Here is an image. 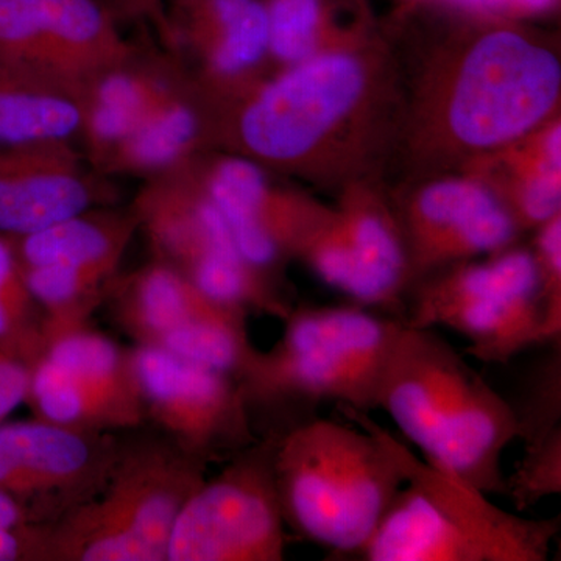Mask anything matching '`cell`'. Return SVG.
Instances as JSON below:
<instances>
[{"label": "cell", "instance_id": "1", "mask_svg": "<svg viewBox=\"0 0 561 561\" xmlns=\"http://www.w3.org/2000/svg\"><path fill=\"white\" fill-rule=\"evenodd\" d=\"M391 20L423 54L400 88L393 138L415 179L459 172L559 116L560 55L531 22L446 2L398 7Z\"/></svg>", "mask_w": 561, "mask_h": 561}, {"label": "cell", "instance_id": "2", "mask_svg": "<svg viewBox=\"0 0 561 561\" xmlns=\"http://www.w3.org/2000/svg\"><path fill=\"white\" fill-rule=\"evenodd\" d=\"M398 62L382 31L268 73L214 106L216 144L272 173L345 187L393 144Z\"/></svg>", "mask_w": 561, "mask_h": 561}, {"label": "cell", "instance_id": "3", "mask_svg": "<svg viewBox=\"0 0 561 561\" xmlns=\"http://www.w3.org/2000/svg\"><path fill=\"white\" fill-rule=\"evenodd\" d=\"M375 408L394 421L421 459L489 496H505L502 456L518 440L511 404L437 330L402 321Z\"/></svg>", "mask_w": 561, "mask_h": 561}, {"label": "cell", "instance_id": "4", "mask_svg": "<svg viewBox=\"0 0 561 561\" xmlns=\"http://www.w3.org/2000/svg\"><path fill=\"white\" fill-rule=\"evenodd\" d=\"M351 424L316 419L278 435L275 479L287 529L353 559L404 483L370 412L337 405Z\"/></svg>", "mask_w": 561, "mask_h": 561}, {"label": "cell", "instance_id": "5", "mask_svg": "<svg viewBox=\"0 0 561 561\" xmlns=\"http://www.w3.org/2000/svg\"><path fill=\"white\" fill-rule=\"evenodd\" d=\"M283 321L279 342L257 350L238 379L251 420L257 412L272 416L261 434H283L316 419L327 402L376 411L379 376L400 317L353 305L294 308Z\"/></svg>", "mask_w": 561, "mask_h": 561}, {"label": "cell", "instance_id": "6", "mask_svg": "<svg viewBox=\"0 0 561 561\" xmlns=\"http://www.w3.org/2000/svg\"><path fill=\"white\" fill-rule=\"evenodd\" d=\"M381 434L404 483L354 560H548L560 516L534 519L504 511L489 494L421 459L386 427Z\"/></svg>", "mask_w": 561, "mask_h": 561}, {"label": "cell", "instance_id": "7", "mask_svg": "<svg viewBox=\"0 0 561 561\" xmlns=\"http://www.w3.org/2000/svg\"><path fill=\"white\" fill-rule=\"evenodd\" d=\"M208 465L168 437L122 443L103 489L50 523V561H165L173 523Z\"/></svg>", "mask_w": 561, "mask_h": 561}, {"label": "cell", "instance_id": "8", "mask_svg": "<svg viewBox=\"0 0 561 561\" xmlns=\"http://www.w3.org/2000/svg\"><path fill=\"white\" fill-rule=\"evenodd\" d=\"M402 321L448 328L467 339V353L483 364L505 365L541 346L540 272L530 247L459 262L413 284Z\"/></svg>", "mask_w": 561, "mask_h": 561}, {"label": "cell", "instance_id": "9", "mask_svg": "<svg viewBox=\"0 0 561 561\" xmlns=\"http://www.w3.org/2000/svg\"><path fill=\"white\" fill-rule=\"evenodd\" d=\"M279 432H265L228 459L184 502L165 561H280L290 537L275 479Z\"/></svg>", "mask_w": 561, "mask_h": 561}, {"label": "cell", "instance_id": "10", "mask_svg": "<svg viewBox=\"0 0 561 561\" xmlns=\"http://www.w3.org/2000/svg\"><path fill=\"white\" fill-rule=\"evenodd\" d=\"M298 260L354 305L402 319L413 286L411 257L390 194L375 181L342 187Z\"/></svg>", "mask_w": 561, "mask_h": 561}, {"label": "cell", "instance_id": "11", "mask_svg": "<svg viewBox=\"0 0 561 561\" xmlns=\"http://www.w3.org/2000/svg\"><path fill=\"white\" fill-rule=\"evenodd\" d=\"M136 54L105 0H0V58L81 101Z\"/></svg>", "mask_w": 561, "mask_h": 561}, {"label": "cell", "instance_id": "12", "mask_svg": "<svg viewBox=\"0 0 561 561\" xmlns=\"http://www.w3.org/2000/svg\"><path fill=\"white\" fill-rule=\"evenodd\" d=\"M146 419L191 456L227 461L257 440L238 379L154 345L128 351Z\"/></svg>", "mask_w": 561, "mask_h": 561}, {"label": "cell", "instance_id": "13", "mask_svg": "<svg viewBox=\"0 0 561 561\" xmlns=\"http://www.w3.org/2000/svg\"><path fill=\"white\" fill-rule=\"evenodd\" d=\"M413 284L459 262L518 245L524 231L489 184L470 172L419 176L391 192Z\"/></svg>", "mask_w": 561, "mask_h": 561}, {"label": "cell", "instance_id": "14", "mask_svg": "<svg viewBox=\"0 0 561 561\" xmlns=\"http://www.w3.org/2000/svg\"><path fill=\"white\" fill-rule=\"evenodd\" d=\"M206 153L192 158V165L227 221L236 249L254 271L280 283L284 267L298 260L332 206L280 186L271 171L241 154Z\"/></svg>", "mask_w": 561, "mask_h": 561}, {"label": "cell", "instance_id": "15", "mask_svg": "<svg viewBox=\"0 0 561 561\" xmlns=\"http://www.w3.org/2000/svg\"><path fill=\"white\" fill-rule=\"evenodd\" d=\"M164 39L213 105L230 101L268 76L264 0H162Z\"/></svg>", "mask_w": 561, "mask_h": 561}, {"label": "cell", "instance_id": "16", "mask_svg": "<svg viewBox=\"0 0 561 561\" xmlns=\"http://www.w3.org/2000/svg\"><path fill=\"white\" fill-rule=\"evenodd\" d=\"M113 198L70 142L0 149V236H25Z\"/></svg>", "mask_w": 561, "mask_h": 561}, {"label": "cell", "instance_id": "17", "mask_svg": "<svg viewBox=\"0 0 561 561\" xmlns=\"http://www.w3.org/2000/svg\"><path fill=\"white\" fill-rule=\"evenodd\" d=\"M131 209L157 260L183 275L214 257L241 256L192 160L150 176Z\"/></svg>", "mask_w": 561, "mask_h": 561}, {"label": "cell", "instance_id": "18", "mask_svg": "<svg viewBox=\"0 0 561 561\" xmlns=\"http://www.w3.org/2000/svg\"><path fill=\"white\" fill-rule=\"evenodd\" d=\"M121 448L119 438L108 431L77 430L38 419L0 423V449L46 486L65 515L103 489Z\"/></svg>", "mask_w": 561, "mask_h": 561}, {"label": "cell", "instance_id": "19", "mask_svg": "<svg viewBox=\"0 0 561 561\" xmlns=\"http://www.w3.org/2000/svg\"><path fill=\"white\" fill-rule=\"evenodd\" d=\"M186 76L175 60L140 61L136 54L131 60L92 81L81 101L80 136L98 171Z\"/></svg>", "mask_w": 561, "mask_h": 561}, {"label": "cell", "instance_id": "20", "mask_svg": "<svg viewBox=\"0 0 561 561\" xmlns=\"http://www.w3.org/2000/svg\"><path fill=\"white\" fill-rule=\"evenodd\" d=\"M560 149L561 128L557 116L461 171L489 184L523 231L534 232L560 214Z\"/></svg>", "mask_w": 561, "mask_h": 561}, {"label": "cell", "instance_id": "21", "mask_svg": "<svg viewBox=\"0 0 561 561\" xmlns=\"http://www.w3.org/2000/svg\"><path fill=\"white\" fill-rule=\"evenodd\" d=\"M216 146V114L190 76L102 165L101 173L153 176Z\"/></svg>", "mask_w": 561, "mask_h": 561}, {"label": "cell", "instance_id": "22", "mask_svg": "<svg viewBox=\"0 0 561 561\" xmlns=\"http://www.w3.org/2000/svg\"><path fill=\"white\" fill-rule=\"evenodd\" d=\"M268 62L289 68L327 51L359 46L381 33L368 0H264Z\"/></svg>", "mask_w": 561, "mask_h": 561}, {"label": "cell", "instance_id": "23", "mask_svg": "<svg viewBox=\"0 0 561 561\" xmlns=\"http://www.w3.org/2000/svg\"><path fill=\"white\" fill-rule=\"evenodd\" d=\"M138 230L131 208H94L31 234L3 238L21 267L58 265L113 279L125 249Z\"/></svg>", "mask_w": 561, "mask_h": 561}, {"label": "cell", "instance_id": "24", "mask_svg": "<svg viewBox=\"0 0 561 561\" xmlns=\"http://www.w3.org/2000/svg\"><path fill=\"white\" fill-rule=\"evenodd\" d=\"M105 301L136 345H154L169 331L225 306L203 295L179 268L158 260L116 276Z\"/></svg>", "mask_w": 561, "mask_h": 561}, {"label": "cell", "instance_id": "25", "mask_svg": "<svg viewBox=\"0 0 561 561\" xmlns=\"http://www.w3.org/2000/svg\"><path fill=\"white\" fill-rule=\"evenodd\" d=\"M43 354L101 402L114 430H136L146 423L128 351L105 334L91 330L88 323L51 331L46 335Z\"/></svg>", "mask_w": 561, "mask_h": 561}, {"label": "cell", "instance_id": "26", "mask_svg": "<svg viewBox=\"0 0 561 561\" xmlns=\"http://www.w3.org/2000/svg\"><path fill=\"white\" fill-rule=\"evenodd\" d=\"M81 125L80 98L0 58V149L72 142L81 135Z\"/></svg>", "mask_w": 561, "mask_h": 561}, {"label": "cell", "instance_id": "27", "mask_svg": "<svg viewBox=\"0 0 561 561\" xmlns=\"http://www.w3.org/2000/svg\"><path fill=\"white\" fill-rule=\"evenodd\" d=\"M36 419L60 426L116 431L108 412L65 368L41 354L32 365L27 401Z\"/></svg>", "mask_w": 561, "mask_h": 561}, {"label": "cell", "instance_id": "28", "mask_svg": "<svg viewBox=\"0 0 561 561\" xmlns=\"http://www.w3.org/2000/svg\"><path fill=\"white\" fill-rule=\"evenodd\" d=\"M43 309L28 290L20 262L0 236V350L33 365L46 346Z\"/></svg>", "mask_w": 561, "mask_h": 561}, {"label": "cell", "instance_id": "29", "mask_svg": "<svg viewBox=\"0 0 561 561\" xmlns=\"http://www.w3.org/2000/svg\"><path fill=\"white\" fill-rule=\"evenodd\" d=\"M541 346L545 353L524 373L518 397L507 400L524 448L561 430V339Z\"/></svg>", "mask_w": 561, "mask_h": 561}, {"label": "cell", "instance_id": "30", "mask_svg": "<svg viewBox=\"0 0 561 561\" xmlns=\"http://www.w3.org/2000/svg\"><path fill=\"white\" fill-rule=\"evenodd\" d=\"M505 496L518 511L534 507L545 497L561 493V430L534 446L524 448L523 459L505 478Z\"/></svg>", "mask_w": 561, "mask_h": 561}, {"label": "cell", "instance_id": "31", "mask_svg": "<svg viewBox=\"0 0 561 561\" xmlns=\"http://www.w3.org/2000/svg\"><path fill=\"white\" fill-rule=\"evenodd\" d=\"M540 272L541 345L561 339V216L534 231L530 243Z\"/></svg>", "mask_w": 561, "mask_h": 561}, {"label": "cell", "instance_id": "32", "mask_svg": "<svg viewBox=\"0 0 561 561\" xmlns=\"http://www.w3.org/2000/svg\"><path fill=\"white\" fill-rule=\"evenodd\" d=\"M0 489L31 505L43 523L57 522L65 515L46 486L3 449H0Z\"/></svg>", "mask_w": 561, "mask_h": 561}, {"label": "cell", "instance_id": "33", "mask_svg": "<svg viewBox=\"0 0 561 561\" xmlns=\"http://www.w3.org/2000/svg\"><path fill=\"white\" fill-rule=\"evenodd\" d=\"M0 561H50V523L0 529Z\"/></svg>", "mask_w": 561, "mask_h": 561}, {"label": "cell", "instance_id": "34", "mask_svg": "<svg viewBox=\"0 0 561 561\" xmlns=\"http://www.w3.org/2000/svg\"><path fill=\"white\" fill-rule=\"evenodd\" d=\"M461 9L516 21H534L556 13L560 0H440Z\"/></svg>", "mask_w": 561, "mask_h": 561}, {"label": "cell", "instance_id": "35", "mask_svg": "<svg viewBox=\"0 0 561 561\" xmlns=\"http://www.w3.org/2000/svg\"><path fill=\"white\" fill-rule=\"evenodd\" d=\"M32 365L0 350V423L27 401Z\"/></svg>", "mask_w": 561, "mask_h": 561}, {"label": "cell", "instance_id": "36", "mask_svg": "<svg viewBox=\"0 0 561 561\" xmlns=\"http://www.w3.org/2000/svg\"><path fill=\"white\" fill-rule=\"evenodd\" d=\"M110 7L116 14H124V16L130 18H147V20L153 22L158 32L164 36L165 14L162 0H111Z\"/></svg>", "mask_w": 561, "mask_h": 561}, {"label": "cell", "instance_id": "37", "mask_svg": "<svg viewBox=\"0 0 561 561\" xmlns=\"http://www.w3.org/2000/svg\"><path fill=\"white\" fill-rule=\"evenodd\" d=\"M43 524L38 515L24 501L18 500L9 491L0 489V529Z\"/></svg>", "mask_w": 561, "mask_h": 561}, {"label": "cell", "instance_id": "38", "mask_svg": "<svg viewBox=\"0 0 561 561\" xmlns=\"http://www.w3.org/2000/svg\"><path fill=\"white\" fill-rule=\"evenodd\" d=\"M398 3V7L402 5H412V3H421V2H440V0H394Z\"/></svg>", "mask_w": 561, "mask_h": 561}]
</instances>
